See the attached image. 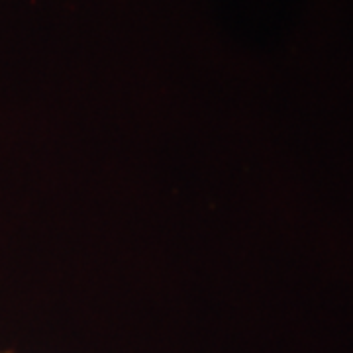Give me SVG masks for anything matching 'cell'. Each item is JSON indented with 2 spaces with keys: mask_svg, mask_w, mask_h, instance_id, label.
Listing matches in <instances>:
<instances>
[{
  "mask_svg": "<svg viewBox=\"0 0 353 353\" xmlns=\"http://www.w3.org/2000/svg\"><path fill=\"white\" fill-rule=\"evenodd\" d=\"M0 353H2V352H0Z\"/></svg>",
  "mask_w": 353,
  "mask_h": 353,
  "instance_id": "1",
  "label": "cell"
}]
</instances>
